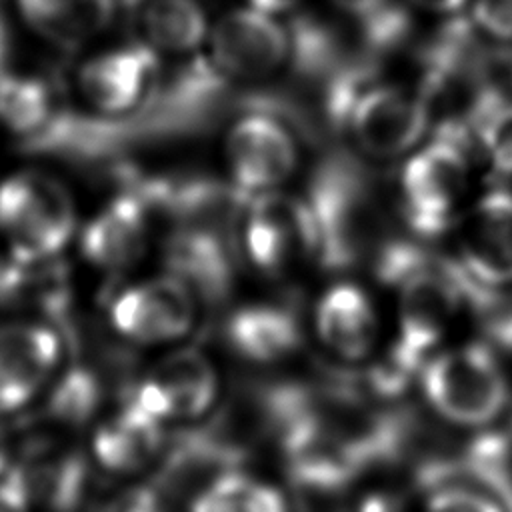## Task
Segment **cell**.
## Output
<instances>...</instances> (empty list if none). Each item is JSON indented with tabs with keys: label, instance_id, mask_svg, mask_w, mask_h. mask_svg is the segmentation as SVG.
Segmentation results:
<instances>
[{
	"label": "cell",
	"instance_id": "6da1fadb",
	"mask_svg": "<svg viewBox=\"0 0 512 512\" xmlns=\"http://www.w3.org/2000/svg\"><path fill=\"white\" fill-rule=\"evenodd\" d=\"M420 382L430 406L446 420L490 426L510 404L508 376L488 344L470 342L426 360Z\"/></svg>",
	"mask_w": 512,
	"mask_h": 512
},
{
	"label": "cell",
	"instance_id": "7a4b0ae2",
	"mask_svg": "<svg viewBox=\"0 0 512 512\" xmlns=\"http://www.w3.org/2000/svg\"><path fill=\"white\" fill-rule=\"evenodd\" d=\"M302 198L312 222L314 258L330 270L354 264L372 226L370 188L358 166L342 158L324 162Z\"/></svg>",
	"mask_w": 512,
	"mask_h": 512
},
{
	"label": "cell",
	"instance_id": "3957f363",
	"mask_svg": "<svg viewBox=\"0 0 512 512\" xmlns=\"http://www.w3.org/2000/svg\"><path fill=\"white\" fill-rule=\"evenodd\" d=\"M0 232L10 256L24 262L52 260L76 232L72 194L44 172L8 176L0 184Z\"/></svg>",
	"mask_w": 512,
	"mask_h": 512
},
{
	"label": "cell",
	"instance_id": "277c9868",
	"mask_svg": "<svg viewBox=\"0 0 512 512\" xmlns=\"http://www.w3.org/2000/svg\"><path fill=\"white\" fill-rule=\"evenodd\" d=\"M470 150L464 140L432 134L410 152L400 172V200L418 236H438L454 222L470 182Z\"/></svg>",
	"mask_w": 512,
	"mask_h": 512
},
{
	"label": "cell",
	"instance_id": "5b68a950",
	"mask_svg": "<svg viewBox=\"0 0 512 512\" xmlns=\"http://www.w3.org/2000/svg\"><path fill=\"white\" fill-rule=\"evenodd\" d=\"M368 158L390 160L410 154L432 130L428 106L418 92L380 74L350 98L340 128Z\"/></svg>",
	"mask_w": 512,
	"mask_h": 512
},
{
	"label": "cell",
	"instance_id": "8992f818",
	"mask_svg": "<svg viewBox=\"0 0 512 512\" xmlns=\"http://www.w3.org/2000/svg\"><path fill=\"white\" fill-rule=\"evenodd\" d=\"M278 102L252 100L232 120L224 136V158L230 182L246 196L278 190L300 160L292 120Z\"/></svg>",
	"mask_w": 512,
	"mask_h": 512
},
{
	"label": "cell",
	"instance_id": "52a82bcc",
	"mask_svg": "<svg viewBox=\"0 0 512 512\" xmlns=\"http://www.w3.org/2000/svg\"><path fill=\"white\" fill-rule=\"evenodd\" d=\"M204 54L232 84L268 80L294 68L292 22L250 4L228 10L210 26Z\"/></svg>",
	"mask_w": 512,
	"mask_h": 512
},
{
	"label": "cell",
	"instance_id": "ba28073f",
	"mask_svg": "<svg viewBox=\"0 0 512 512\" xmlns=\"http://www.w3.org/2000/svg\"><path fill=\"white\" fill-rule=\"evenodd\" d=\"M86 102L108 118L142 112L160 88V54L148 44L130 42L90 58L78 74Z\"/></svg>",
	"mask_w": 512,
	"mask_h": 512
},
{
	"label": "cell",
	"instance_id": "9c48e42d",
	"mask_svg": "<svg viewBox=\"0 0 512 512\" xmlns=\"http://www.w3.org/2000/svg\"><path fill=\"white\" fill-rule=\"evenodd\" d=\"M242 236L250 262L266 274H280L302 256H314L312 222L304 198L278 190L246 200Z\"/></svg>",
	"mask_w": 512,
	"mask_h": 512
},
{
	"label": "cell",
	"instance_id": "30bf717a",
	"mask_svg": "<svg viewBox=\"0 0 512 512\" xmlns=\"http://www.w3.org/2000/svg\"><path fill=\"white\" fill-rule=\"evenodd\" d=\"M196 320V294L178 276H154L124 290L110 304L118 334L140 344L182 338Z\"/></svg>",
	"mask_w": 512,
	"mask_h": 512
},
{
	"label": "cell",
	"instance_id": "8fae6325",
	"mask_svg": "<svg viewBox=\"0 0 512 512\" xmlns=\"http://www.w3.org/2000/svg\"><path fill=\"white\" fill-rule=\"evenodd\" d=\"M216 392L218 376L208 356L194 348H182L158 360L132 388L128 400L164 422L204 414Z\"/></svg>",
	"mask_w": 512,
	"mask_h": 512
},
{
	"label": "cell",
	"instance_id": "7c38bea8",
	"mask_svg": "<svg viewBox=\"0 0 512 512\" xmlns=\"http://www.w3.org/2000/svg\"><path fill=\"white\" fill-rule=\"evenodd\" d=\"M62 358L60 334L44 322L0 324V414L24 408L52 380Z\"/></svg>",
	"mask_w": 512,
	"mask_h": 512
},
{
	"label": "cell",
	"instance_id": "4fadbf2b",
	"mask_svg": "<svg viewBox=\"0 0 512 512\" xmlns=\"http://www.w3.org/2000/svg\"><path fill=\"white\" fill-rule=\"evenodd\" d=\"M458 262L480 284L512 286V190L482 194L458 226Z\"/></svg>",
	"mask_w": 512,
	"mask_h": 512
},
{
	"label": "cell",
	"instance_id": "5bb4252c",
	"mask_svg": "<svg viewBox=\"0 0 512 512\" xmlns=\"http://www.w3.org/2000/svg\"><path fill=\"white\" fill-rule=\"evenodd\" d=\"M154 210L128 180L126 190L112 198L82 230L84 258L102 270H126L146 252Z\"/></svg>",
	"mask_w": 512,
	"mask_h": 512
},
{
	"label": "cell",
	"instance_id": "9a60e30c",
	"mask_svg": "<svg viewBox=\"0 0 512 512\" xmlns=\"http://www.w3.org/2000/svg\"><path fill=\"white\" fill-rule=\"evenodd\" d=\"M170 274L188 284L194 294L216 302L232 286V252L224 226L206 222H178L164 250Z\"/></svg>",
	"mask_w": 512,
	"mask_h": 512
},
{
	"label": "cell",
	"instance_id": "2e32d148",
	"mask_svg": "<svg viewBox=\"0 0 512 512\" xmlns=\"http://www.w3.org/2000/svg\"><path fill=\"white\" fill-rule=\"evenodd\" d=\"M314 324L322 344L344 360L368 356L378 336V316L370 296L350 282L334 284L320 296Z\"/></svg>",
	"mask_w": 512,
	"mask_h": 512
},
{
	"label": "cell",
	"instance_id": "e0dca14e",
	"mask_svg": "<svg viewBox=\"0 0 512 512\" xmlns=\"http://www.w3.org/2000/svg\"><path fill=\"white\" fill-rule=\"evenodd\" d=\"M224 338L238 356L266 364L290 356L302 340L296 316L276 304H250L230 314Z\"/></svg>",
	"mask_w": 512,
	"mask_h": 512
},
{
	"label": "cell",
	"instance_id": "ac0fdd59",
	"mask_svg": "<svg viewBox=\"0 0 512 512\" xmlns=\"http://www.w3.org/2000/svg\"><path fill=\"white\" fill-rule=\"evenodd\" d=\"M162 446V422L126 398L124 406L98 426L92 438L96 460L112 472L142 470Z\"/></svg>",
	"mask_w": 512,
	"mask_h": 512
},
{
	"label": "cell",
	"instance_id": "d6986e66",
	"mask_svg": "<svg viewBox=\"0 0 512 512\" xmlns=\"http://www.w3.org/2000/svg\"><path fill=\"white\" fill-rule=\"evenodd\" d=\"M142 42L158 54L192 56L204 50L210 20L198 0H138Z\"/></svg>",
	"mask_w": 512,
	"mask_h": 512
},
{
	"label": "cell",
	"instance_id": "ffe728a7",
	"mask_svg": "<svg viewBox=\"0 0 512 512\" xmlns=\"http://www.w3.org/2000/svg\"><path fill=\"white\" fill-rule=\"evenodd\" d=\"M120 0H18L22 14L48 40L76 46L110 26Z\"/></svg>",
	"mask_w": 512,
	"mask_h": 512
},
{
	"label": "cell",
	"instance_id": "44dd1931",
	"mask_svg": "<svg viewBox=\"0 0 512 512\" xmlns=\"http://www.w3.org/2000/svg\"><path fill=\"white\" fill-rule=\"evenodd\" d=\"M468 132L492 172L512 176V98L502 88L488 84L482 90L470 112Z\"/></svg>",
	"mask_w": 512,
	"mask_h": 512
},
{
	"label": "cell",
	"instance_id": "7402d4cb",
	"mask_svg": "<svg viewBox=\"0 0 512 512\" xmlns=\"http://www.w3.org/2000/svg\"><path fill=\"white\" fill-rule=\"evenodd\" d=\"M190 512H288V508L272 484L236 468L216 476L194 494Z\"/></svg>",
	"mask_w": 512,
	"mask_h": 512
},
{
	"label": "cell",
	"instance_id": "603a6c76",
	"mask_svg": "<svg viewBox=\"0 0 512 512\" xmlns=\"http://www.w3.org/2000/svg\"><path fill=\"white\" fill-rule=\"evenodd\" d=\"M360 30L366 52L380 56L408 40L412 20L402 0H332Z\"/></svg>",
	"mask_w": 512,
	"mask_h": 512
},
{
	"label": "cell",
	"instance_id": "cb8c5ba5",
	"mask_svg": "<svg viewBox=\"0 0 512 512\" xmlns=\"http://www.w3.org/2000/svg\"><path fill=\"white\" fill-rule=\"evenodd\" d=\"M52 118L50 88L34 76H0V122L16 134H36Z\"/></svg>",
	"mask_w": 512,
	"mask_h": 512
},
{
	"label": "cell",
	"instance_id": "d4e9b609",
	"mask_svg": "<svg viewBox=\"0 0 512 512\" xmlns=\"http://www.w3.org/2000/svg\"><path fill=\"white\" fill-rule=\"evenodd\" d=\"M100 402L102 384L98 376L84 366H76L54 384L48 410L60 422L82 424L98 410Z\"/></svg>",
	"mask_w": 512,
	"mask_h": 512
},
{
	"label": "cell",
	"instance_id": "484cf974",
	"mask_svg": "<svg viewBox=\"0 0 512 512\" xmlns=\"http://www.w3.org/2000/svg\"><path fill=\"white\" fill-rule=\"evenodd\" d=\"M424 512H506V510L494 496L474 486L444 484L430 490Z\"/></svg>",
	"mask_w": 512,
	"mask_h": 512
},
{
	"label": "cell",
	"instance_id": "4316f807",
	"mask_svg": "<svg viewBox=\"0 0 512 512\" xmlns=\"http://www.w3.org/2000/svg\"><path fill=\"white\" fill-rule=\"evenodd\" d=\"M470 20L480 34L498 42L512 40V0H474Z\"/></svg>",
	"mask_w": 512,
	"mask_h": 512
},
{
	"label": "cell",
	"instance_id": "83f0119b",
	"mask_svg": "<svg viewBox=\"0 0 512 512\" xmlns=\"http://www.w3.org/2000/svg\"><path fill=\"white\" fill-rule=\"evenodd\" d=\"M32 498L28 494L20 468H10L0 476V512H30Z\"/></svg>",
	"mask_w": 512,
	"mask_h": 512
},
{
	"label": "cell",
	"instance_id": "f1b7e54d",
	"mask_svg": "<svg viewBox=\"0 0 512 512\" xmlns=\"http://www.w3.org/2000/svg\"><path fill=\"white\" fill-rule=\"evenodd\" d=\"M404 2H408L416 10L436 14V16H444V18H452V16L462 14L470 0H404Z\"/></svg>",
	"mask_w": 512,
	"mask_h": 512
},
{
	"label": "cell",
	"instance_id": "f546056e",
	"mask_svg": "<svg viewBox=\"0 0 512 512\" xmlns=\"http://www.w3.org/2000/svg\"><path fill=\"white\" fill-rule=\"evenodd\" d=\"M358 512H400V504L388 494H376L364 498Z\"/></svg>",
	"mask_w": 512,
	"mask_h": 512
},
{
	"label": "cell",
	"instance_id": "4dcf8cb0",
	"mask_svg": "<svg viewBox=\"0 0 512 512\" xmlns=\"http://www.w3.org/2000/svg\"><path fill=\"white\" fill-rule=\"evenodd\" d=\"M248 4L262 12L284 16V14L296 12L298 6L302 4V0H248Z\"/></svg>",
	"mask_w": 512,
	"mask_h": 512
},
{
	"label": "cell",
	"instance_id": "1f68e13d",
	"mask_svg": "<svg viewBox=\"0 0 512 512\" xmlns=\"http://www.w3.org/2000/svg\"><path fill=\"white\" fill-rule=\"evenodd\" d=\"M10 456H12L10 436H8L6 428H4V424L0 422V476L10 470Z\"/></svg>",
	"mask_w": 512,
	"mask_h": 512
},
{
	"label": "cell",
	"instance_id": "d6a6232c",
	"mask_svg": "<svg viewBox=\"0 0 512 512\" xmlns=\"http://www.w3.org/2000/svg\"><path fill=\"white\" fill-rule=\"evenodd\" d=\"M8 52H10V36H8V28L0 16V76L4 74V64L8 60Z\"/></svg>",
	"mask_w": 512,
	"mask_h": 512
}]
</instances>
